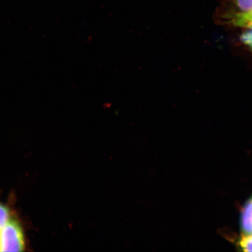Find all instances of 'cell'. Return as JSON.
<instances>
[{
  "mask_svg": "<svg viewBox=\"0 0 252 252\" xmlns=\"http://www.w3.org/2000/svg\"><path fill=\"white\" fill-rule=\"evenodd\" d=\"M239 245L244 251L252 252V235H242Z\"/></svg>",
  "mask_w": 252,
  "mask_h": 252,
  "instance_id": "obj_5",
  "label": "cell"
},
{
  "mask_svg": "<svg viewBox=\"0 0 252 252\" xmlns=\"http://www.w3.org/2000/svg\"><path fill=\"white\" fill-rule=\"evenodd\" d=\"M24 248L23 229L17 220H9L0 230V252H23Z\"/></svg>",
  "mask_w": 252,
  "mask_h": 252,
  "instance_id": "obj_1",
  "label": "cell"
},
{
  "mask_svg": "<svg viewBox=\"0 0 252 252\" xmlns=\"http://www.w3.org/2000/svg\"><path fill=\"white\" fill-rule=\"evenodd\" d=\"M241 39L246 45L252 50V30L242 34Z\"/></svg>",
  "mask_w": 252,
  "mask_h": 252,
  "instance_id": "obj_7",
  "label": "cell"
},
{
  "mask_svg": "<svg viewBox=\"0 0 252 252\" xmlns=\"http://www.w3.org/2000/svg\"><path fill=\"white\" fill-rule=\"evenodd\" d=\"M241 228L244 235H252V198L245 204L242 210Z\"/></svg>",
  "mask_w": 252,
  "mask_h": 252,
  "instance_id": "obj_2",
  "label": "cell"
},
{
  "mask_svg": "<svg viewBox=\"0 0 252 252\" xmlns=\"http://www.w3.org/2000/svg\"><path fill=\"white\" fill-rule=\"evenodd\" d=\"M231 23L236 27L252 28V10L236 14Z\"/></svg>",
  "mask_w": 252,
  "mask_h": 252,
  "instance_id": "obj_3",
  "label": "cell"
},
{
  "mask_svg": "<svg viewBox=\"0 0 252 252\" xmlns=\"http://www.w3.org/2000/svg\"><path fill=\"white\" fill-rule=\"evenodd\" d=\"M236 2L242 12L252 10V0H236Z\"/></svg>",
  "mask_w": 252,
  "mask_h": 252,
  "instance_id": "obj_6",
  "label": "cell"
},
{
  "mask_svg": "<svg viewBox=\"0 0 252 252\" xmlns=\"http://www.w3.org/2000/svg\"><path fill=\"white\" fill-rule=\"evenodd\" d=\"M10 213L7 207L0 204V230L7 224L9 220Z\"/></svg>",
  "mask_w": 252,
  "mask_h": 252,
  "instance_id": "obj_4",
  "label": "cell"
}]
</instances>
